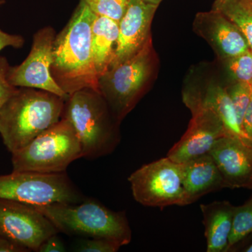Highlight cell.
<instances>
[{
	"label": "cell",
	"mask_w": 252,
	"mask_h": 252,
	"mask_svg": "<svg viewBox=\"0 0 252 252\" xmlns=\"http://www.w3.org/2000/svg\"><path fill=\"white\" fill-rule=\"evenodd\" d=\"M95 16L81 0L67 26L55 38L51 74L68 95L85 89L99 92L91 52V29Z\"/></svg>",
	"instance_id": "6da1fadb"
},
{
	"label": "cell",
	"mask_w": 252,
	"mask_h": 252,
	"mask_svg": "<svg viewBox=\"0 0 252 252\" xmlns=\"http://www.w3.org/2000/svg\"><path fill=\"white\" fill-rule=\"evenodd\" d=\"M66 99L48 91L17 89L0 109V135L11 154L26 147L63 117Z\"/></svg>",
	"instance_id": "7a4b0ae2"
},
{
	"label": "cell",
	"mask_w": 252,
	"mask_h": 252,
	"mask_svg": "<svg viewBox=\"0 0 252 252\" xmlns=\"http://www.w3.org/2000/svg\"><path fill=\"white\" fill-rule=\"evenodd\" d=\"M59 229L71 235L102 238L128 245L132 232L124 212H114L94 200L79 203L34 205Z\"/></svg>",
	"instance_id": "3957f363"
},
{
	"label": "cell",
	"mask_w": 252,
	"mask_h": 252,
	"mask_svg": "<svg viewBox=\"0 0 252 252\" xmlns=\"http://www.w3.org/2000/svg\"><path fill=\"white\" fill-rule=\"evenodd\" d=\"M108 104L102 94L90 89L69 94L63 117L77 134L83 158L95 159L110 153L118 137L109 117Z\"/></svg>",
	"instance_id": "277c9868"
},
{
	"label": "cell",
	"mask_w": 252,
	"mask_h": 252,
	"mask_svg": "<svg viewBox=\"0 0 252 252\" xmlns=\"http://www.w3.org/2000/svg\"><path fill=\"white\" fill-rule=\"evenodd\" d=\"M11 155L13 171L40 173L66 172L72 162L83 158L77 134L64 118Z\"/></svg>",
	"instance_id": "5b68a950"
},
{
	"label": "cell",
	"mask_w": 252,
	"mask_h": 252,
	"mask_svg": "<svg viewBox=\"0 0 252 252\" xmlns=\"http://www.w3.org/2000/svg\"><path fill=\"white\" fill-rule=\"evenodd\" d=\"M152 40L132 58L109 68L99 78V90L118 120L133 107L152 76Z\"/></svg>",
	"instance_id": "8992f818"
},
{
	"label": "cell",
	"mask_w": 252,
	"mask_h": 252,
	"mask_svg": "<svg viewBox=\"0 0 252 252\" xmlns=\"http://www.w3.org/2000/svg\"><path fill=\"white\" fill-rule=\"evenodd\" d=\"M0 199L32 205L79 203L84 200L66 172L13 171L0 176Z\"/></svg>",
	"instance_id": "52a82bcc"
},
{
	"label": "cell",
	"mask_w": 252,
	"mask_h": 252,
	"mask_svg": "<svg viewBox=\"0 0 252 252\" xmlns=\"http://www.w3.org/2000/svg\"><path fill=\"white\" fill-rule=\"evenodd\" d=\"M128 181L134 198L144 206L190 204L182 184L181 164L168 157L144 165L131 174Z\"/></svg>",
	"instance_id": "ba28073f"
},
{
	"label": "cell",
	"mask_w": 252,
	"mask_h": 252,
	"mask_svg": "<svg viewBox=\"0 0 252 252\" xmlns=\"http://www.w3.org/2000/svg\"><path fill=\"white\" fill-rule=\"evenodd\" d=\"M183 99L192 113V118L185 133L167 155L177 163L209 154L217 140L229 135L223 123L211 109L188 92L184 94Z\"/></svg>",
	"instance_id": "9c48e42d"
},
{
	"label": "cell",
	"mask_w": 252,
	"mask_h": 252,
	"mask_svg": "<svg viewBox=\"0 0 252 252\" xmlns=\"http://www.w3.org/2000/svg\"><path fill=\"white\" fill-rule=\"evenodd\" d=\"M59 229L34 205L0 199V237L37 252L41 243Z\"/></svg>",
	"instance_id": "30bf717a"
},
{
	"label": "cell",
	"mask_w": 252,
	"mask_h": 252,
	"mask_svg": "<svg viewBox=\"0 0 252 252\" xmlns=\"http://www.w3.org/2000/svg\"><path fill=\"white\" fill-rule=\"evenodd\" d=\"M56 33L52 28H43L33 37L32 46L28 57L19 65L11 67L8 79L15 87L31 88L48 91L67 99L51 74L53 49Z\"/></svg>",
	"instance_id": "8fae6325"
},
{
	"label": "cell",
	"mask_w": 252,
	"mask_h": 252,
	"mask_svg": "<svg viewBox=\"0 0 252 252\" xmlns=\"http://www.w3.org/2000/svg\"><path fill=\"white\" fill-rule=\"evenodd\" d=\"M158 7L143 0H131L119 23V36L109 69L135 56L152 39L151 26Z\"/></svg>",
	"instance_id": "7c38bea8"
},
{
	"label": "cell",
	"mask_w": 252,
	"mask_h": 252,
	"mask_svg": "<svg viewBox=\"0 0 252 252\" xmlns=\"http://www.w3.org/2000/svg\"><path fill=\"white\" fill-rule=\"evenodd\" d=\"M209 154L221 174L226 188L252 189V144L226 135L216 141Z\"/></svg>",
	"instance_id": "4fadbf2b"
},
{
	"label": "cell",
	"mask_w": 252,
	"mask_h": 252,
	"mask_svg": "<svg viewBox=\"0 0 252 252\" xmlns=\"http://www.w3.org/2000/svg\"><path fill=\"white\" fill-rule=\"evenodd\" d=\"M193 31L210 44L223 62L250 50L246 37L224 15L217 10L198 12Z\"/></svg>",
	"instance_id": "5bb4252c"
},
{
	"label": "cell",
	"mask_w": 252,
	"mask_h": 252,
	"mask_svg": "<svg viewBox=\"0 0 252 252\" xmlns=\"http://www.w3.org/2000/svg\"><path fill=\"white\" fill-rule=\"evenodd\" d=\"M180 164L182 184L190 204L205 194L226 188L221 174L210 154Z\"/></svg>",
	"instance_id": "9a60e30c"
},
{
	"label": "cell",
	"mask_w": 252,
	"mask_h": 252,
	"mask_svg": "<svg viewBox=\"0 0 252 252\" xmlns=\"http://www.w3.org/2000/svg\"><path fill=\"white\" fill-rule=\"evenodd\" d=\"M235 207L227 201L200 205L207 252L227 251Z\"/></svg>",
	"instance_id": "2e32d148"
},
{
	"label": "cell",
	"mask_w": 252,
	"mask_h": 252,
	"mask_svg": "<svg viewBox=\"0 0 252 252\" xmlns=\"http://www.w3.org/2000/svg\"><path fill=\"white\" fill-rule=\"evenodd\" d=\"M119 36V23L104 16L94 18L91 29V52L99 78L108 70Z\"/></svg>",
	"instance_id": "e0dca14e"
},
{
	"label": "cell",
	"mask_w": 252,
	"mask_h": 252,
	"mask_svg": "<svg viewBox=\"0 0 252 252\" xmlns=\"http://www.w3.org/2000/svg\"><path fill=\"white\" fill-rule=\"evenodd\" d=\"M189 93L218 116L229 135L252 144L239 124L233 102L225 88L211 84L202 94Z\"/></svg>",
	"instance_id": "ac0fdd59"
},
{
	"label": "cell",
	"mask_w": 252,
	"mask_h": 252,
	"mask_svg": "<svg viewBox=\"0 0 252 252\" xmlns=\"http://www.w3.org/2000/svg\"><path fill=\"white\" fill-rule=\"evenodd\" d=\"M212 9L224 15L242 32L252 51V0H215Z\"/></svg>",
	"instance_id": "d6986e66"
},
{
	"label": "cell",
	"mask_w": 252,
	"mask_h": 252,
	"mask_svg": "<svg viewBox=\"0 0 252 252\" xmlns=\"http://www.w3.org/2000/svg\"><path fill=\"white\" fill-rule=\"evenodd\" d=\"M252 233V197L241 206L235 207L227 250Z\"/></svg>",
	"instance_id": "ffe728a7"
},
{
	"label": "cell",
	"mask_w": 252,
	"mask_h": 252,
	"mask_svg": "<svg viewBox=\"0 0 252 252\" xmlns=\"http://www.w3.org/2000/svg\"><path fill=\"white\" fill-rule=\"evenodd\" d=\"M225 68L235 82L247 83L252 85V51L248 50L243 54L223 61Z\"/></svg>",
	"instance_id": "44dd1931"
},
{
	"label": "cell",
	"mask_w": 252,
	"mask_h": 252,
	"mask_svg": "<svg viewBox=\"0 0 252 252\" xmlns=\"http://www.w3.org/2000/svg\"><path fill=\"white\" fill-rule=\"evenodd\" d=\"M97 16H104L119 23L131 0H84Z\"/></svg>",
	"instance_id": "7402d4cb"
},
{
	"label": "cell",
	"mask_w": 252,
	"mask_h": 252,
	"mask_svg": "<svg viewBox=\"0 0 252 252\" xmlns=\"http://www.w3.org/2000/svg\"><path fill=\"white\" fill-rule=\"evenodd\" d=\"M226 89L233 102L239 124L242 127L244 116L251 100L252 85L247 83L235 82L229 89Z\"/></svg>",
	"instance_id": "603a6c76"
},
{
	"label": "cell",
	"mask_w": 252,
	"mask_h": 252,
	"mask_svg": "<svg viewBox=\"0 0 252 252\" xmlns=\"http://www.w3.org/2000/svg\"><path fill=\"white\" fill-rule=\"evenodd\" d=\"M121 245L117 242L107 239L91 238L83 240L77 249L80 252H116Z\"/></svg>",
	"instance_id": "cb8c5ba5"
},
{
	"label": "cell",
	"mask_w": 252,
	"mask_h": 252,
	"mask_svg": "<svg viewBox=\"0 0 252 252\" xmlns=\"http://www.w3.org/2000/svg\"><path fill=\"white\" fill-rule=\"evenodd\" d=\"M9 67V63L6 58L0 56V109L18 89L8 79Z\"/></svg>",
	"instance_id": "d4e9b609"
},
{
	"label": "cell",
	"mask_w": 252,
	"mask_h": 252,
	"mask_svg": "<svg viewBox=\"0 0 252 252\" xmlns=\"http://www.w3.org/2000/svg\"><path fill=\"white\" fill-rule=\"evenodd\" d=\"M58 234L51 235L46 238L38 249L39 252H64L66 251L64 243L58 236Z\"/></svg>",
	"instance_id": "484cf974"
},
{
	"label": "cell",
	"mask_w": 252,
	"mask_h": 252,
	"mask_svg": "<svg viewBox=\"0 0 252 252\" xmlns=\"http://www.w3.org/2000/svg\"><path fill=\"white\" fill-rule=\"evenodd\" d=\"M23 36L16 34H10L0 29V51L4 48L11 46L15 49H20L24 45Z\"/></svg>",
	"instance_id": "4316f807"
},
{
	"label": "cell",
	"mask_w": 252,
	"mask_h": 252,
	"mask_svg": "<svg viewBox=\"0 0 252 252\" xmlns=\"http://www.w3.org/2000/svg\"><path fill=\"white\" fill-rule=\"evenodd\" d=\"M242 129L250 142H252V94L251 100L243 117Z\"/></svg>",
	"instance_id": "83f0119b"
},
{
	"label": "cell",
	"mask_w": 252,
	"mask_h": 252,
	"mask_svg": "<svg viewBox=\"0 0 252 252\" xmlns=\"http://www.w3.org/2000/svg\"><path fill=\"white\" fill-rule=\"evenodd\" d=\"M26 249L0 237V252H27Z\"/></svg>",
	"instance_id": "f1b7e54d"
},
{
	"label": "cell",
	"mask_w": 252,
	"mask_h": 252,
	"mask_svg": "<svg viewBox=\"0 0 252 252\" xmlns=\"http://www.w3.org/2000/svg\"><path fill=\"white\" fill-rule=\"evenodd\" d=\"M145 2L149 3V4H152L159 6L160 3L162 2L163 0H143Z\"/></svg>",
	"instance_id": "f546056e"
},
{
	"label": "cell",
	"mask_w": 252,
	"mask_h": 252,
	"mask_svg": "<svg viewBox=\"0 0 252 252\" xmlns=\"http://www.w3.org/2000/svg\"><path fill=\"white\" fill-rule=\"evenodd\" d=\"M247 252H252V245H250V248L248 249V250H246Z\"/></svg>",
	"instance_id": "4dcf8cb0"
},
{
	"label": "cell",
	"mask_w": 252,
	"mask_h": 252,
	"mask_svg": "<svg viewBox=\"0 0 252 252\" xmlns=\"http://www.w3.org/2000/svg\"><path fill=\"white\" fill-rule=\"evenodd\" d=\"M5 3V0H0V6L4 4Z\"/></svg>",
	"instance_id": "1f68e13d"
}]
</instances>
